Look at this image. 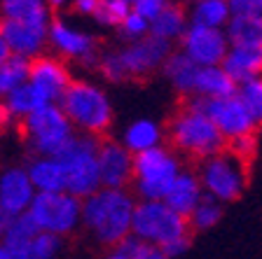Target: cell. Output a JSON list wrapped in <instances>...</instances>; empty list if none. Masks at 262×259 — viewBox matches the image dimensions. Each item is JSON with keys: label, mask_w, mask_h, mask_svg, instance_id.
<instances>
[{"label": "cell", "mask_w": 262, "mask_h": 259, "mask_svg": "<svg viewBox=\"0 0 262 259\" xmlns=\"http://www.w3.org/2000/svg\"><path fill=\"white\" fill-rule=\"evenodd\" d=\"M3 21H26V23H49L47 0H0Z\"/></svg>", "instance_id": "26"}, {"label": "cell", "mask_w": 262, "mask_h": 259, "mask_svg": "<svg viewBox=\"0 0 262 259\" xmlns=\"http://www.w3.org/2000/svg\"><path fill=\"white\" fill-rule=\"evenodd\" d=\"M49 23H26V21H3V40L7 42L10 52L21 59H38L42 56L47 42Z\"/></svg>", "instance_id": "17"}, {"label": "cell", "mask_w": 262, "mask_h": 259, "mask_svg": "<svg viewBox=\"0 0 262 259\" xmlns=\"http://www.w3.org/2000/svg\"><path fill=\"white\" fill-rule=\"evenodd\" d=\"M225 35L229 47H262V23L251 16L232 14L225 26Z\"/></svg>", "instance_id": "28"}, {"label": "cell", "mask_w": 262, "mask_h": 259, "mask_svg": "<svg viewBox=\"0 0 262 259\" xmlns=\"http://www.w3.org/2000/svg\"><path fill=\"white\" fill-rule=\"evenodd\" d=\"M47 42L54 49V56H59V59L75 61L89 70L98 68L101 54L96 52V38L89 35L87 31H82L63 19H54V21H49Z\"/></svg>", "instance_id": "10"}, {"label": "cell", "mask_w": 262, "mask_h": 259, "mask_svg": "<svg viewBox=\"0 0 262 259\" xmlns=\"http://www.w3.org/2000/svg\"><path fill=\"white\" fill-rule=\"evenodd\" d=\"M120 33L126 42H138V40L150 35V21H147L145 16L138 14V12L131 10L124 21L120 23Z\"/></svg>", "instance_id": "36"}, {"label": "cell", "mask_w": 262, "mask_h": 259, "mask_svg": "<svg viewBox=\"0 0 262 259\" xmlns=\"http://www.w3.org/2000/svg\"><path fill=\"white\" fill-rule=\"evenodd\" d=\"M98 178L105 189H126L134 180V154L117 140L98 145Z\"/></svg>", "instance_id": "15"}, {"label": "cell", "mask_w": 262, "mask_h": 259, "mask_svg": "<svg viewBox=\"0 0 262 259\" xmlns=\"http://www.w3.org/2000/svg\"><path fill=\"white\" fill-rule=\"evenodd\" d=\"M196 70H199V65L192 63L183 52H171L169 59L164 61V65H162V73L171 82V86L187 98H192V91H194Z\"/></svg>", "instance_id": "24"}, {"label": "cell", "mask_w": 262, "mask_h": 259, "mask_svg": "<svg viewBox=\"0 0 262 259\" xmlns=\"http://www.w3.org/2000/svg\"><path fill=\"white\" fill-rule=\"evenodd\" d=\"M166 5H169V0H131V10L145 16L147 21H152Z\"/></svg>", "instance_id": "39"}, {"label": "cell", "mask_w": 262, "mask_h": 259, "mask_svg": "<svg viewBox=\"0 0 262 259\" xmlns=\"http://www.w3.org/2000/svg\"><path fill=\"white\" fill-rule=\"evenodd\" d=\"M223 70L236 82V86L253 80V77H260L262 47H229L223 61Z\"/></svg>", "instance_id": "20"}, {"label": "cell", "mask_w": 262, "mask_h": 259, "mask_svg": "<svg viewBox=\"0 0 262 259\" xmlns=\"http://www.w3.org/2000/svg\"><path fill=\"white\" fill-rule=\"evenodd\" d=\"M246 168H248V163L239 161L234 154L223 150L220 154H213V157L199 161L196 175H199V182L204 187V194L220 201V203H229L244 194L246 182H248Z\"/></svg>", "instance_id": "8"}, {"label": "cell", "mask_w": 262, "mask_h": 259, "mask_svg": "<svg viewBox=\"0 0 262 259\" xmlns=\"http://www.w3.org/2000/svg\"><path fill=\"white\" fill-rule=\"evenodd\" d=\"M169 135L176 152L199 159V161L213 157V154H220L227 147L223 133L215 129V124L199 108V103L192 101V98H187V105L180 108L176 117L171 119Z\"/></svg>", "instance_id": "2"}, {"label": "cell", "mask_w": 262, "mask_h": 259, "mask_svg": "<svg viewBox=\"0 0 262 259\" xmlns=\"http://www.w3.org/2000/svg\"><path fill=\"white\" fill-rule=\"evenodd\" d=\"M187 19H190V26L225 31L227 21L232 19V7H229V0H192Z\"/></svg>", "instance_id": "25"}, {"label": "cell", "mask_w": 262, "mask_h": 259, "mask_svg": "<svg viewBox=\"0 0 262 259\" xmlns=\"http://www.w3.org/2000/svg\"><path fill=\"white\" fill-rule=\"evenodd\" d=\"M35 194L38 192L24 166H7L0 171V210L5 217L28 213Z\"/></svg>", "instance_id": "16"}, {"label": "cell", "mask_w": 262, "mask_h": 259, "mask_svg": "<svg viewBox=\"0 0 262 259\" xmlns=\"http://www.w3.org/2000/svg\"><path fill=\"white\" fill-rule=\"evenodd\" d=\"M220 217H223V203L211 199V196H204V199L196 203L194 210L190 213L187 224H190V229H194V231H206V229H213L218 224Z\"/></svg>", "instance_id": "32"}, {"label": "cell", "mask_w": 262, "mask_h": 259, "mask_svg": "<svg viewBox=\"0 0 262 259\" xmlns=\"http://www.w3.org/2000/svg\"><path fill=\"white\" fill-rule=\"evenodd\" d=\"M124 3H129V5H131V0H124Z\"/></svg>", "instance_id": "49"}, {"label": "cell", "mask_w": 262, "mask_h": 259, "mask_svg": "<svg viewBox=\"0 0 262 259\" xmlns=\"http://www.w3.org/2000/svg\"><path fill=\"white\" fill-rule=\"evenodd\" d=\"M10 259H56V254L61 252V238L52 236V233H42L33 236L31 241L21 245H3Z\"/></svg>", "instance_id": "27"}, {"label": "cell", "mask_w": 262, "mask_h": 259, "mask_svg": "<svg viewBox=\"0 0 262 259\" xmlns=\"http://www.w3.org/2000/svg\"><path fill=\"white\" fill-rule=\"evenodd\" d=\"M180 52L196 63L199 68L206 65H223L229 52V40L220 28H202L190 26L180 38Z\"/></svg>", "instance_id": "13"}, {"label": "cell", "mask_w": 262, "mask_h": 259, "mask_svg": "<svg viewBox=\"0 0 262 259\" xmlns=\"http://www.w3.org/2000/svg\"><path fill=\"white\" fill-rule=\"evenodd\" d=\"M122 145L136 157L162 145V126L155 119H136L122 133Z\"/></svg>", "instance_id": "22"}, {"label": "cell", "mask_w": 262, "mask_h": 259, "mask_svg": "<svg viewBox=\"0 0 262 259\" xmlns=\"http://www.w3.org/2000/svg\"><path fill=\"white\" fill-rule=\"evenodd\" d=\"M232 14L236 16H251L262 23V0H229Z\"/></svg>", "instance_id": "38"}, {"label": "cell", "mask_w": 262, "mask_h": 259, "mask_svg": "<svg viewBox=\"0 0 262 259\" xmlns=\"http://www.w3.org/2000/svg\"><path fill=\"white\" fill-rule=\"evenodd\" d=\"M73 75L71 68L59 56H38L31 61V73H28V84L45 98V103L54 105L61 101L66 89L71 86Z\"/></svg>", "instance_id": "14"}, {"label": "cell", "mask_w": 262, "mask_h": 259, "mask_svg": "<svg viewBox=\"0 0 262 259\" xmlns=\"http://www.w3.org/2000/svg\"><path fill=\"white\" fill-rule=\"evenodd\" d=\"M138 201L129 189L101 187L82 201V227L87 229L98 243L120 248L131 236L134 210Z\"/></svg>", "instance_id": "1"}, {"label": "cell", "mask_w": 262, "mask_h": 259, "mask_svg": "<svg viewBox=\"0 0 262 259\" xmlns=\"http://www.w3.org/2000/svg\"><path fill=\"white\" fill-rule=\"evenodd\" d=\"M96 7H98V0H73V10L80 16H92L94 19Z\"/></svg>", "instance_id": "41"}, {"label": "cell", "mask_w": 262, "mask_h": 259, "mask_svg": "<svg viewBox=\"0 0 262 259\" xmlns=\"http://www.w3.org/2000/svg\"><path fill=\"white\" fill-rule=\"evenodd\" d=\"M28 215L33 217L42 233L63 238L82 224V199L73 196L71 192L35 194Z\"/></svg>", "instance_id": "9"}, {"label": "cell", "mask_w": 262, "mask_h": 259, "mask_svg": "<svg viewBox=\"0 0 262 259\" xmlns=\"http://www.w3.org/2000/svg\"><path fill=\"white\" fill-rule=\"evenodd\" d=\"M5 224H7V217L3 215V210H0V243H3V233H5Z\"/></svg>", "instance_id": "46"}, {"label": "cell", "mask_w": 262, "mask_h": 259, "mask_svg": "<svg viewBox=\"0 0 262 259\" xmlns=\"http://www.w3.org/2000/svg\"><path fill=\"white\" fill-rule=\"evenodd\" d=\"M232 93H236V82L223 70V65H206L196 70L192 98L213 101V98H225Z\"/></svg>", "instance_id": "21"}, {"label": "cell", "mask_w": 262, "mask_h": 259, "mask_svg": "<svg viewBox=\"0 0 262 259\" xmlns=\"http://www.w3.org/2000/svg\"><path fill=\"white\" fill-rule=\"evenodd\" d=\"M103 259H126V257H124V252H122L120 248H113L108 254H105Z\"/></svg>", "instance_id": "44"}, {"label": "cell", "mask_w": 262, "mask_h": 259, "mask_svg": "<svg viewBox=\"0 0 262 259\" xmlns=\"http://www.w3.org/2000/svg\"><path fill=\"white\" fill-rule=\"evenodd\" d=\"M12 119H10V114H7V108H5V101L0 98V133L7 129V124H10Z\"/></svg>", "instance_id": "42"}, {"label": "cell", "mask_w": 262, "mask_h": 259, "mask_svg": "<svg viewBox=\"0 0 262 259\" xmlns=\"http://www.w3.org/2000/svg\"><path fill=\"white\" fill-rule=\"evenodd\" d=\"M236 96L241 98L246 110L251 112V117L255 119V124L260 126L262 124V75L236 86Z\"/></svg>", "instance_id": "33"}, {"label": "cell", "mask_w": 262, "mask_h": 259, "mask_svg": "<svg viewBox=\"0 0 262 259\" xmlns=\"http://www.w3.org/2000/svg\"><path fill=\"white\" fill-rule=\"evenodd\" d=\"M120 250L124 252L126 259H169L166 254H164V250L159 248V245L145 243V241L136 238L134 233H131L124 243L120 245Z\"/></svg>", "instance_id": "35"}, {"label": "cell", "mask_w": 262, "mask_h": 259, "mask_svg": "<svg viewBox=\"0 0 262 259\" xmlns=\"http://www.w3.org/2000/svg\"><path fill=\"white\" fill-rule=\"evenodd\" d=\"M98 145H101L98 138L77 133L63 147V152L56 154L66 173V192H71L73 196H77L82 201L101 189V178H98Z\"/></svg>", "instance_id": "5"}, {"label": "cell", "mask_w": 262, "mask_h": 259, "mask_svg": "<svg viewBox=\"0 0 262 259\" xmlns=\"http://www.w3.org/2000/svg\"><path fill=\"white\" fill-rule=\"evenodd\" d=\"M129 12H131V5L124 3V0H98L94 21H98L101 26H108V28H120V23L126 19Z\"/></svg>", "instance_id": "34"}, {"label": "cell", "mask_w": 262, "mask_h": 259, "mask_svg": "<svg viewBox=\"0 0 262 259\" xmlns=\"http://www.w3.org/2000/svg\"><path fill=\"white\" fill-rule=\"evenodd\" d=\"M3 101H5V108H7L10 119H16V122H24V119L31 117L33 112H38L40 108L49 105V103H45V98L40 96L28 82L24 86H19L16 91H12L10 96H5Z\"/></svg>", "instance_id": "29"}, {"label": "cell", "mask_w": 262, "mask_h": 259, "mask_svg": "<svg viewBox=\"0 0 262 259\" xmlns=\"http://www.w3.org/2000/svg\"><path fill=\"white\" fill-rule=\"evenodd\" d=\"M0 31H3V16H0Z\"/></svg>", "instance_id": "48"}, {"label": "cell", "mask_w": 262, "mask_h": 259, "mask_svg": "<svg viewBox=\"0 0 262 259\" xmlns=\"http://www.w3.org/2000/svg\"><path fill=\"white\" fill-rule=\"evenodd\" d=\"M49 7H66V5H73V0H47Z\"/></svg>", "instance_id": "45"}, {"label": "cell", "mask_w": 262, "mask_h": 259, "mask_svg": "<svg viewBox=\"0 0 262 259\" xmlns=\"http://www.w3.org/2000/svg\"><path fill=\"white\" fill-rule=\"evenodd\" d=\"M0 259H10V257H7V252H5V248H3V245H0Z\"/></svg>", "instance_id": "47"}, {"label": "cell", "mask_w": 262, "mask_h": 259, "mask_svg": "<svg viewBox=\"0 0 262 259\" xmlns=\"http://www.w3.org/2000/svg\"><path fill=\"white\" fill-rule=\"evenodd\" d=\"M204 187L199 182V175L194 171H183L176 178L173 187L169 189V194L164 199V203L169 205L171 210H176L178 215L190 217V213L196 208V203L204 199Z\"/></svg>", "instance_id": "18"}, {"label": "cell", "mask_w": 262, "mask_h": 259, "mask_svg": "<svg viewBox=\"0 0 262 259\" xmlns=\"http://www.w3.org/2000/svg\"><path fill=\"white\" fill-rule=\"evenodd\" d=\"M164 250V254L169 259H176V257H180V254H185L187 250H190V236H185V238H178V241H173V243H169L166 248H162Z\"/></svg>", "instance_id": "40"}, {"label": "cell", "mask_w": 262, "mask_h": 259, "mask_svg": "<svg viewBox=\"0 0 262 259\" xmlns=\"http://www.w3.org/2000/svg\"><path fill=\"white\" fill-rule=\"evenodd\" d=\"M40 229L38 224L33 222V217L28 213L24 215H16V217H7V224H5V233H3V243L0 245H21L26 241H31L33 236H38Z\"/></svg>", "instance_id": "31"}, {"label": "cell", "mask_w": 262, "mask_h": 259, "mask_svg": "<svg viewBox=\"0 0 262 259\" xmlns=\"http://www.w3.org/2000/svg\"><path fill=\"white\" fill-rule=\"evenodd\" d=\"M59 108L71 119L77 133L98 138L113 124V103L108 93L89 80H73L61 96Z\"/></svg>", "instance_id": "3"}, {"label": "cell", "mask_w": 262, "mask_h": 259, "mask_svg": "<svg viewBox=\"0 0 262 259\" xmlns=\"http://www.w3.org/2000/svg\"><path fill=\"white\" fill-rule=\"evenodd\" d=\"M187 28H190L187 12L183 10L178 3H169V5L164 7L152 21H150V35L173 44V40H180L185 35Z\"/></svg>", "instance_id": "23"}, {"label": "cell", "mask_w": 262, "mask_h": 259, "mask_svg": "<svg viewBox=\"0 0 262 259\" xmlns=\"http://www.w3.org/2000/svg\"><path fill=\"white\" fill-rule=\"evenodd\" d=\"M10 56H12L10 47H7V42H5V40H3V35H0V65L5 63V61L10 59Z\"/></svg>", "instance_id": "43"}, {"label": "cell", "mask_w": 262, "mask_h": 259, "mask_svg": "<svg viewBox=\"0 0 262 259\" xmlns=\"http://www.w3.org/2000/svg\"><path fill=\"white\" fill-rule=\"evenodd\" d=\"M183 173L180 159L171 147H155L134 157V194L138 201H164L176 178Z\"/></svg>", "instance_id": "4"}, {"label": "cell", "mask_w": 262, "mask_h": 259, "mask_svg": "<svg viewBox=\"0 0 262 259\" xmlns=\"http://www.w3.org/2000/svg\"><path fill=\"white\" fill-rule=\"evenodd\" d=\"M192 101L199 103V108L215 124V129L223 133L225 140H234L241 135L255 133V119L251 117V112L246 110V105L241 103V98L236 93L225 98H213V101H199V98H192Z\"/></svg>", "instance_id": "12"}, {"label": "cell", "mask_w": 262, "mask_h": 259, "mask_svg": "<svg viewBox=\"0 0 262 259\" xmlns=\"http://www.w3.org/2000/svg\"><path fill=\"white\" fill-rule=\"evenodd\" d=\"M21 133L28 147L35 152V157H56L75 138L77 131L73 129L71 119L59 108V103H54V105H45L38 112L24 119Z\"/></svg>", "instance_id": "6"}, {"label": "cell", "mask_w": 262, "mask_h": 259, "mask_svg": "<svg viewBox=\"0 0 262 259\" xmlns=\"http://www.w3.org/2000/svg\"><path fill=\"white\" fill-rule=\"evenodd\" d=\"M173 52L171 42L159 40L155 35L138 40V42H129L126 47L115 52V59L120 65L122 82L134 80V77H145L150 73L159 70L164 65V61L169 59V54Z\"/></svg>", "instance_id": "11"}, {"label": "cell", "mask_w": 262, "mask_h": 259, "mask_svg": "<svg viewBox=\"0 0 262 259\" xmlns=\"http://www.w3.org/2000/svg\"><path fill=\"white\" fill-rule=\"evenodd\" d=\"M225 150L229 154H234L239 161L244 163H251L253 157H255L257 152V140H255V133L251 135H241V138H234V140H227V147Z\"/></svg>", "instance_id": "37"}, {"label": "cell", "mask_w": 262, "mask_h": 259, "mask_svg": "<svg viewBox=\"0 0 262 259\" xmlns=\"http://www.w3.org/2000/svg\"><path fill=\"white\" fill-rule=\"evenodd\" d=\"M131 233L145 243L166 248L178 238L190 236V224H187V217L171 210L164 201H138L134 210Z\"/></svg>", "instance_id": "7"}, {"label": "cell", "mask_w": 262, "mask_h": 259, "mask_svg": "<svg viewBox=\"0 0 262 259\" xmlns=\"http://www.w3.org/2000/svg\"><path fill=\"white\" fill-rule=\"evenodd\" d=\"M26 173L38 194L66 192V173L59 157H33L26 166Z\"/></svg>", "instance_id": "19"}, {"label": "cell", "mask_w": 262, "mask_h": 259, "mask_svg": "<svg viewBox=\"0 0 262 259\" xmlns=\"http://www.w3.org/2000/svg\"><path fill=\"white\" fill-rule=\"evenodd\" d=\"M28 73H31V61L12 54L5 63L0 65V98L10 96L12 91H16L19 86L26 84Z\"/></svg>", "instance_id": "30"}]
</instances>
